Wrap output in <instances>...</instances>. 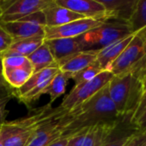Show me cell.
<instances>
[{"mask_svg":"<svg viewBox=\"0 0 146 146\" xmlns=\"http://www.w3.org/2000/svg\"><path fill=\"white\" fill-rule=\"evenodd\" d=\"M68 139L69 138H62V137L47 146H66L68 142Z\"/></svg>","mask_w":146,"mask_h":146,"instance_id":"cell-32","label":"cell"},{"mask_svg":"<svg viewBox=\"0 0 146 146\" xmlns=\"http://www.w3.org/2000/svg\"><path fill=\"white\" fill-rule=\"evenodd\" d=\"M55 3L86 18L107 21V11L98 0H54Z\"/></svg>","mask_w":146,"mask_h":146,"instance_id":"cell-12","label":"cell"},{"mask_svg":"<svg viewBox=\"0 0 146 146\" xmlns=\"http://www.w3.org/2000/svg\"><path fill=\"white\" fill-rule=\"evenodd\" d=\"M13 96H6L3 98H0V128L2 127V126L4 124L7 115H8V110L6 109L8 103L10 101V99L12 98Z\"/></svg>","mask_w":146,"mask_h":146,"instance_id":"cell-27","label":"cell"},{"mask_svg":"<svg viewBox=\"0 0 146 146\" xmlns=\"http://www.w3.org/2000/svg\"><path fill=\"white\" fill-rule=\"evenodd\" d=\"M45 17L46 27H59L69 22L84 19L83 15L77 14L68 9L57 5L54 0L43 10Z\"/></svg>","mask_w":146,"mask_h":146,"instance_id":"cell-16","label":"cell"},{"mask_svg":"<svg viewBox=\"0 0 146 146\" xmlns=\"http://www.w3.org/2000/svg\"><path fill=\"white\" fill-rule=\"evenodd\" d=\"M104 70L100 67L99 63L96 61L90 66L86 67V68L72 74L71 80H73L75 83L74 86H78L83 83H86L87 81H90L93 80L96 76H98L100 73H102Z\"/></svg>","mask_w":146,"mask_h":146,"instance_id":"cell-25","label":"cell"},{"mask_svg":"<svg viewBox=\"0 0 146 146\" xmlns=\"http://www.w3.org/2000/svg\"><path fill=\"white\" fill-rule=\"evenodd\" d=\"M0 146H4L3 145V138H2L1 132H0Z\"/></svg>","mask_w":146,"mask_h":146,"instance_id":"cell-37","label":"cell"},{"mask_svg":"<svg viewBox=\"0 0 146 146\" xmlns=\"http://www.w3.org/2000/svg\"><path fill=\"white\" fill-rule=\"evenodd\" d=\"M97 56L98 51H81L60 64L59 69L62 72L74 74L95 62L97 61Z\"/></svg>","mask_w":146,"mask_h":146,"instance_id":"cell-18","label":"cell"},{"mask_svg":"<svg viewBox=\"0 0 146 146\" xmlns=\"http://www.w3.org/2000/svg\"><path fill=\"white\" fill-rule=\"evenodd\" d=\"M107 11V21L127 22L132 17L139 0H98Z\"/></svg>","mask_w":146,"mask_h":146,"instance_id":"cell-15","label":"cell"},{"mask_svg":"<svg viewBox=\"0 0 146 146\" xmlns=\"http://www.w3.org/2000/svg\"><path fill=\"white\" fill-rule=\"evenodd\" d=\"M104 21L84 18L77 20L68 24L54 27H46L44 30V39L50 40L56 38H78L84 33L101 26Z\"/></svg>","mask_w":146,"mask_h":146,"instance_id":"cell-9","label":"cell"},{"mask_svg":"<svg viewBox=\"0 0 146 146\" xmlns=\"http://www.w3.org/2000/svg\"><path fill=\"white\" fill-rule=\"evenodd\" d=\"M146 48L143 40L134 34L133 39L121 55L108 68L114 76H118L131 71L145 57Z\"/></svg>","mask_w":146,"mask_h":146,"instance_id":"cell-8","label":"cell"},{"mask_svg":"<svg viewBox=\"0 0 146 146\" xmlns=\"http://www.w3.org/2000/svg\"><path fill=\"white\" fill-rule=\"evenodd\" d=\"M141 63H142V65H144L146 68V54L145 56V57L143 58V60L141 61Z\"/></svg>","mask_w":146,"mask_h":146,"instance_id":"cell-36","label":"cell"},{"mask_svg":"<svg viewBox=\"0 0 146 146\" xmlns=\"http://www.w3.org/2000/svg\"><path fill=\"white\" fill-rule=\"evenodd\" d=\"M3 4H2V0H0V20L3 16Z\"/></svg>","mask_w":146,"mask_h":146,"instance_id":"cell-35","label":"cell"},{"mask_svg":"<svg viewBox=\"0 0 146 146\" xmlns=\"http://www.w3.org/2000/svg\"><path fill=\"white\" fill-rule=\"evenodd\" d=\"M55 110L51 104L38 108L33 114L12 121H5L0 128L4 146H27L37 127Z\"/></svg>","mask_w":146,"mask_h":146,"instance_id":"cell-3","label":"cell"},{"mask_svg":"<svg viewBox=\"0 0 146 146\" xmlns=\"http://www.w3.org/2000/svg\"><path fill=\"white\" fill-rule=\"evenodd\" d=\"M59 70H60L59 68H49L43 69L39 72L34 73L31 76V78L21 88L15 90V97L19 98L26 94L33 88L39 86L40 84L49 80H51L59 72Z\"/></svg>","mask_w":146,"mask_h":146,"instance_id":"cell-21","label":"cell"},{"mask_svg":"<svg viewBox=\"0 0 146 146\" xmlns=\"http://www.w3.org/2000/svg\"><path fill=\"white\" fill-rule=\"evenodd\" d=\"M52 0H13L3 14L0 22L19 21L33 13L43 11Z\"/></svg>","mask_w":146,"mask_h":146,"instance_id":"cell-11","label":"cell"},{"mask_svg":"<svg viewBox=\"0 0 146 146\" xmlns=\"http://www.w3.org/2000/svg\"><path fill=\"white\" fill-rule=\"evenodd\" d=\"M133 36L134 34H132L122 39L117 40L98 52L97 62L99 63L104 71L107 70L111 63L121 55V53L131 42Z\"/></svg>","mask_w":146,"mask_h":146,"instance_id":"cell-17","label":"cell"},{"mask_svg":"<svg viewBox=\"0 0 146 146\" xmlns=\"http://www.w3.org/2000/svg\"><path fill=\"white\" fill-rule=\"evenodd\" d=\"M146 108V91L145 92V94H144V96H143V98H142V100H141V102H140V104H139V108H138V110H137V111H136V113L134 114V115H133V120L135 121L139 115H140V114L144 111V110Z\"/></svg>","mask_w":146,"mask_h":146,"instance_id":"cell-30","label":"cell"},{"mask_svg":"<svg viewBox=\"0 0 146 146\" xmlns=\"http://www.w3.org/2000/svg\"><path fill=\"white\" fill-rule=\"evenodd\" d=\"M71 76L72 74L59 70V72L52 78L50 85L44 92V94L50 96V104H53L58 98L65 93L68 81L71 79Z\"/></svg>","mask_w":146,"mask_h":146,"instance_id":"cell-23","label":"cell"},{"mask_svg":"<svg viewBox=\"0 0 146 146\" xmlns=\"http://www.w3.org/2000/svg\"><path fill=\"white\" fill-rule=\"evenodd\" d=\"M44 34L31 37L25 39H21L12 43L9 50L19 54L22 56L27 57L33 53L38 48H39L44 43Z\"/></svg>","mask_w":146,"mask_h":146,"instance_id":"cell-22","label":"cell"},{"mask_svg":"<svg viewBox=\"0 0 146 146\" xmlns=\"http://www.w3.org/2000/svg\"><path fill=\"white\" fill-rule=\"evenodd\" d=\"M125 146H146V132L136 133Z\"/></svg>","mask_w":146,"mask_h":146,"instance_id":"cell-28","label":"cell"},{"mask_svg":"<svg viewBox=\"0 0 146 146\" xmlns=\"http://www.w3.org/2000/svg\"><path fill=\"white\" fill-rule=\"evenodd\" d=\"M27 59L31 62L34 73L39 72L43 69L49 68H58L45 41L33 53L28 56Z\"/></svg>","mask_w":146,"mask_h":146,"instance_id":"cell-20","label":"cell"},{"mask_svg":"<svg viewBox=\"0 0 146 146\" xmlns=\"http://www.w3.org/2000/svg\"><path fill=\"white\" fill-rule=\"evenodd\" d=\"M69 120L62 138H70L80 131L100 125H112L120 116L112 102L108 85L77 109L68 112Z\"/></svg>","mask_w":146,"mask_h":146,"instance_id":"cell-1","label":"cell"},{"mask_svg":"<svg viewBox=\"0 0 146 146\" xmlns=\"http://www.w3.org/2000/svg\"><path fill=\"white\" fill-rule=\"evenodd\" d=\"M13 96L15 97V89L11 87H3L0 86V98H3L6 96Z\"/></svg>","mask_w":146,"mask_h":146,"instance_id":"cell-31","label":"cell"},{"mask_svg":"<svg viewBox=\"0 0 146 146\" xmlns=\"http://www.w3.org/2000/svg\"><path fill=\"white\" fill-rule=\"evenodd\" d=\"M108 88L119 115H134L146 91V68L139 63L131 71L114 76Z\"/></svg>","mask_w":146,"mask_h":146,"instance_id":"cell-2","label":"cell"},{"mask_svg":"<svg viewBox=\"0 0 146 146\" xmlns=\"http://www.w3.org/2000/svg\"><path fill=\"white\" fill-rule=\"evenodd\" d=\"M113 77L114 75L110 71L104 70L93 80L74 86L69 93L64 97L58 108L67 113L77 109L106 86Z\"/></svg>","mask_w":146,"mask_h":146,"instance_id":"cell-5","label":"cell"},{"mask_svg":"<svg viewBox=\"0 0 146 146\" xmlns=\"http://www.w3.org/2000/svg\"><path fill=\"white\" fill-rule=\"evenodd\" d=\"M58 68L64 61L83 51L78 38H66L45 40Z\"/></svg>","mask_w":146,"mask_h":146,"instance_id":"cell-14","label":"cell"},{"mask_svg":"<svg viewBox=\"0 0 146 146\" xmlns=\"http://www.w3.org/2000/svg\"><path fill=\"white\" fill-rule=\"evenodd\" d=\"M135 122L138 126L139 132L141 133L146 132V108L140 114V115L135 120Z\"/></svg>","mask_w":146,"mask_h":146,"instance_id":"cell-29","label":"cell"},{"mask_svg":"<svg viewBox=\"0 0 146 146\" xmlns=\"http://www.w3.org/2000/svg\"><path fill=\"white\" fill-rule=\"evenodd\" d=\"M112 125H100L83 129L71 136L66 146H103Z\"/></svg>","mask_w":146,"mask_h":146,"instance_id":"cell-13","label":"cell"},{"mask_svg":"<svg viewBox=\"0 0 146 146\" xmlns=\"http://www.w3.org/2000/svg\"><path fill=\"white\" fill-rule=\"evenodd\" d=\"M135 35L139 36V37L143 40V42L145 43V48H146V28L143 29V30H141L140 32H139V33H136Z\"/></svg>","mask_w":146,"mask_h":146,"instance_id":"cell-34","label":"cell"},{"mask_svg":"<svg viewBox=\"0 0 146 146\" xmlns=\"http://www.w3.org/2000/svg\"><path fill=\"white\" fill-rule=\"evenodd\" d=\"M68 120V113L55 108L53 114L37 127L27 146H47L62 138Z\"/></svg>","mask_w":146,"mask_h":146,"instance_id":"cell-6","label":"cell"},{"mask_svg":"<svg viewBox=\"0 0 146 146\" xmlns=\"http://www.w3.org/2000/svg\"><path fill=\"white\" fill-rule=\"evenodd\" d=\"M132 35L127 22L109 20L78 37L83 51H99L110 44Z\"/></svg>","mask_w":146,"mask_h":146,"instance_id":"cell-4","label":"cell"},{"mask_svg":"<svg viewBox=\"0 0 146 146\" xmlns=\"http://www.w3.org/2000/svg\"><path fill=\"white\" fill-rule=\"evenodd\" d=\"M132 34H136L146 28V0H139L137 7L127 21Z\"/></svg>","mask_w":146,"mask_h":146,"instance_id":"cell-24","label":"cell"},{"mask_svg":"<svg viewBox=\"0 0 146 146\" xmlns=\"http://www.w3.org/2000/svg\"><path fill=\"white\" fill-rule=\"evenodd\" d=\"M133 114L123 115L110 127L103 146H125L139 132Z\"/></svg>","mask_w":146,"mask_h":146,"instance_id":"cell-10","label":"cell"},{"mask_svg":"<svg viewBox=\"0 0 146 146\" xmlns=\"http://www.w3.org/2000/svg\"><path fill=\"white\" fill-rule=\"evenodd\" d=\"M12 43H13L12 38L0 25V56L6 50H9Z\"/></svg>","mask_w":146,"mask_h":146,"instance_id":"cell-26","label":"cell"},{"mask_svg":"<svg viewBox=\"0 0 146 146\" xmlns=\"http://www.w3.org/2000/svg\"><path fill=\"white\" fill-rule=\"evenodd\" d=\"M0 86H3V87H10L7 82L4 80L3 77V60L2 57L0 56Z\"/></svg>","mask_w":146,"mask_h":146,"instance_id":"cell-33","label":"cell"},{"mask_svg":"<svg viewBox=\"0 0 146 146\" xmlns=\"http://www.w3.org/2000/svg\"><path fill=\"white\" fill-rule=\"evenodd\" d=\"M0 25L10 35L13 42L44 34L46 27L43 11L33 13L16 21L0 22Z\"/></svg>","mask_w":146,"mask_h":146,"instance_id":"cell-7","label":"cell"},{"mask_svg":"<svg viewBox=\"0 0 146 146\" xmlns=\"http://www.w3.org/2000/svg\"><path fill=\"white\" fill-rule=\"evenodd\" d=\"M3 73L7 84L11 88L17 90L31 78L34 72L31 62H28L20 68L13 69H3Z\"/></svg>","mask_w":146,"mask_h":146,"instance_id":"cell-19","label":"cell"}]
</instances>
